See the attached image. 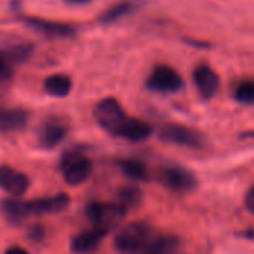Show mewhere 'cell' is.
Wrapping results in <instances>:
<instances>
[{"mask_svg":"<svg viewBox=\"0 0 254 254\" xmlns=\"http://www.w3.org/2000/svg\"><path fill=\"white\" fill-rule=\"evenodd\" d=\"M150 240V228L144 222L124 226L115 237V249L121 254H140Z\"/></svg>","mask_w":254,"mask_h":254,"instance_id":"obj_1","label":"cell"},{"mask_svg":"<svg viewBox=\"0 0 254 254\" xmlns=\"http://www.w3.org/2000/svg\"><path fill=\"white\" fill-rule=\"evenodd\" d=\"M61 171L67 185L79 186L92 173V162L77 150H68L61 158Z\"/></svg>","mask_w":254,"mask_h":254,"instance_id":"obj_2","label":"cell"},{"mask_svg":"<svg viewBox=\"0 0 254 254\" xmlns=\"http://www.w3.org/2000/svg\"><path fill=\"white\" fill-rule=\"evenodd\" d=\"M127 214V208L121 204H110V202H91L86 207V216L94 228L110 231Z\"/></svg>","mask_w":254,"mask_h":254,"instance_id":"obj_3","label":"cell"},{"mask_svg":"<svg viewBox=\"0 0 254 254\" xmlns=\"http://www.w3.org/2000/svg\"><path fill=\"white\" fill-rule=\"evenodd\" d=\"M94 118H95L97 124L104 131H107L113 135H118L119 129L128 119L122 106L115 98L101 100L94 109Z\"/></svg>","mask_w":254,"mask_h":254,"instance_id":"obj_4","label":"cell"},{"mask_svg":"<svg viewBox=\"0 0 254 254\" xmlns=\"http://www.w3.org/2000/svg\"><path fill=\"white\" fill-rule=\"evenodd\" d=\"M159 138L165 143H173L179 146H188V147H201L202 146V137L198 131L179 125V124H165L159 128L158 132Z\"/></svg>","mask_w":254,"mask_h":254,"instance_id":"obj_5","label":"cell"},{"mask_svg":"<svg viewBox=\"0 0 254 254\" xmlns=\"http://www.w3.org/2000/svg\"><path fill=\"white\" fill-rule=\"evenodd\" d=\"M146 85L155 92H176L182 89L183 79L173 67L158 65L147 77Z\"/></svg>","mask_w":254,"mask_h":254,"instance_id":"obj_6","label":"cell"},{"mask_svg":"<svg viewBox=\"0 0 254 254\" xmlns=\"http://www.w3.org/2000/svg\"><path fill=\"white\" fill-rule=\"evenodd\" d=\"M21 21L24 22V25L30 27L31 30L37 31L39 34H42L48 39L70 37L76 33V28L73 25L55 22V21H48V19H42L37 16H21Z\"/></svg>","mask_w":254,"mask_h":254,"instance_id":"obj_7","label":"cell"},{"mask_svg":"<svg viewBox=\"0 0 254 254\" xmlns=\"http://www.w3.org/2000/svg\"><path fill=\"white\" fill-rule=\"evenodd\" d=\"M65 134H67V125L58 118H49L42 124L39 129V135H37L39 146L43 149H54L65 138Z\"/></svg>","mask_w":254,"mask_h":254,"instance_id":"obj_8","label":"cell"},{"mask_svg":"<svg viewBox=\"0 0 254 254\" xmlns=\"http://www.w3.org/2000/svg\"><path fill=\"white\" fill-rule=\"evenodd\" d=\"M0 188L12 196H22L30 188V180L15 168L3 165L0 167Z\"/></svg>","mask_w":254,"mask_h":254,"instance_id":"obj_9","label":"cell"},{"mask_svg":"<svg viewBox=\"0 0 254 254\" xmlns=\"http://www.w3.org/2000/svg\"><path fill=\"white\" fill-rule=\"evenodd\" d=\"M161 182L176 192H188L196 185V179L190 171L177 167L164 168L161 171Z\"/></svg>","mask_w":254,"mask_h":254,"instance_id":"obj_10","label":"cell"},{"mask_svg":"<svg viewBox=\"0 0 254 254\" xmlns=\"http://www.w3.org/2000/svg\"><path fill=\"white\" fill-rule=\"evenodd\" d=\"M70 204V198L65 193H60L51 198H39L27 201V208L30 214H54L64 211Z\"/></svg>","mask_w":254,"mask_h":254,"instance_id":"obj_11","label":"cell"},{"mask_svg":"<svg viewBox=\"0 0 254 254\" xmlns=\"http://www.w3.org/2000/svg\"><path fill=\"white\" fill-rule=\"evenodd\" d=\"M193 80L204 98H211L219 89V76L208 65H199L193 71Z\"/></svg>","mask_w":254,"mask_h":254,"instance_id":"obj_12","label":"cell"},{"mask_svg":"<svg viewBox=\"0 0 254 254\" xmlns=\"http://www.w3.org/2000/svg\"><path fill=\"white\" fill-rule=\"evenodd\" d=\"M107 235V231L104 229H98V228H92L89 231H85L79 235H76L71 241V250L77 254H85L95 250L101 240Z\"/></svg>","mask_w":254,"mask_h":254,"instance_id":"obj_13","label":"cell"},{"mask_svg":"<svg viewBox=\"0 0 254 254\" xmlns=\"http://www.w3.org/2000/svg\"><path fill=\"white\" fill-rule=\"evenodd\" d=\"M180 240L174 235L150 237L140 254H179Z\"/></svg>","mask_w":254,"mask_h":254,"instance_id":"obj_14","label":"cell"},{"mask_svg":"<svg viewBox=\"0 0 254 254\" xmlns=\"http://www.w3.org/2000/svg\"><path fill=\"white\" fill-rule=\"evenodd\" d=\"M150 134H152V127L149 124L128 116V119L119 129L116 137H122L129 141H141V140H146Z\"/></svg>","mask_w":254,"mask_h":254,"instance_id":"obj_15","label":"cell"},{"mask_svg":"<svg viewBox=\"0 0 254 254\" xmlns=\"http://www.w3.org/2000/svg\"><path fill=\"white\" fill-rule=\"evenodd\" d=\"M28 113L22 109H0V132L19 131L27 125Z\"/></svg>","mask_w":254,"mask_h":254,"instance_id":"obj_16","label":"cell"},{"mask_svg":"<svg viewBox=\"0 0 254 254\" xmlns=\"http://www.w3.org/2000/svg\"><path fill=\"white\" fill-rule=\"evenodd\" d=\"M0 211L7 219V222H10L12 225H18V223L24 222L27 219V216L30 214V211L27 208V202L18 201V199H10V198L0 201Z\"/></svg>","mask_w":254,"mask_h":254,"instance_id":"obj_17","label":"cell"},{"mask_svg":"<svg viewBox=\"0 0 254 254\" xmlns=\"http://www.w3.org/2000/svg\"><path fill=\"white\" fill-rule=\"evenodd\" d=\"M43 86H45V91L49 95L63 98V97H67L70 94V91H71V80L65 74H52V76L46 77Z\"/></svg>","mask_w":254,"mask_h":254,"instance_id":"obj_18","label":"cell"},{"mask_svg":"<svg viewBox=\"0 0 254 254\" xmlns=\"http://www.w3.org/2000/svg\"><path fill=\"white\" fill-rule=\"evenodd\" d=\"M132 9H134V4H132V3H129V1L118 3V4L112 6L110 9H107V10L101 15L100 21H101V22H104V24L115 22V21H118L119 18H122V16H125L127 13H129Z\"/></svg>","mask_w":254,"mask_h":254,"instance_id":"obj_19","label":"cell"},{"mask_svg":"<svg viewBox=\"0 0 254 254\" xmlns=\"http://www.w3.org/2000/svg\"><path fill=\"white\" fill-rule=\"evenodd\" d=\"M119 167L128 177H131L134 180H146L147 179V170H146L144 164H141L138 161H132V159L121 161Z\"/></svg>","mask_w":254,"mask_h":254,"instance_id":"obj_20","label":"cell"},{"mask_svg":"<svg viewBox=\"0 0 254 254\" xmlns=\"http://www.w3.org/2000/svg\"><path fill=\"white\" fill-rule=\"evenodd\" d=\"M119 204L125 208L135 207L141 201V192L137 188H124L118 193Z\"/></svg>","mask_w":254,"mask_h":254,"instance_id":"obj_21","label":"cell"},{"mask_svg":"<svg viewBox=\"0 0 254 254\" xmlns=\"http://www.w3.org/2000/svg\"><path fill=\"white\" fill-rule=\"evenodd\" d=\"M235 98L244 104H254V80H243L235 88Z\"/></svg>","mask_w":254,"mask_h":254,"instance_id":"obj_22","label":"cell"},{"mask_svg":"<svg viewBox=\"0 0 254 254\" xmlns=\"http://www.w3.org/2000/svg\"><path fill=\"white\" fill-rule=\"evenodd\" d=\"M12 65H13V63L9 60L4 49H0V82H4V80L10 79Z\"/></svg>","mask_w":254,"mask_h":254,"instance_id":"obj_23","label":"cell"},{"mask_svg":"<svg viewBox=\"0 0 254 254\" xmlns=\"http://www.w3.org/2000/svg\"><path fill=\"white\" fill-rule=\"evenodd\" d=\"M45 237V229L42 226H33L28 232V238L33 243H40Z\"/></svg>","mask_w":254,"mask_h":254,"instance_id":"obj_24","label":"cell"},{"mask_svg":"<svg viewBox=\"0 0 254 254\" xmlns=\"http://www.w3.org/2000/svg\"><path fill=\"white\" fill-rule=\"evenodd\" d=\"M246 205H247V208L254 214V188H252L247 192V195H246Z\"/></svg>","mask_w":254,"mask_h":254,"instance_id":"obj_25","label":"cell"},{"mask_svg":"<svg viewBox=\"0 0 254 254\" xmlns=\"http://www.w3.org/2000/svg\"><path fill=\"white\" fill-rule=\"evenodd\" d=\"M4 254H28V252L24 250L22 247H10V249L6 250Z\"/></svg>","mask_w":254,"mask_h":254,"instance_id":"obj_26","label":"cell"},{"mask_svg":"<svg viewBox=\"0 0 254 254\" xmlns=\"http://www.w3.org/2000/svg\"><path fill=\"white\" fill-rule=\"evenodd\" d=\"M64 1L70 4H85V3H89L91 0H64Z\"/></svg>","mask_w":254,"mask_h":254,"instance_id":"obj_27","label":"cell"}]
</instances>
